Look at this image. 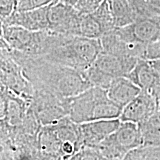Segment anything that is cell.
Returning <instances> with one entry per match:
<instances>
[{
  "label": "cell",
  "instance_id": "1",
  "mask_svg": "<svg viewBox=\"0 0 160 160\" xmlns=\"http://www.w3.org/2000/svg\"><path fill=\"white\" fill-rule=\"evenodd\" d=\"M11 51L34 90L69 98L93 87L84 71L51 62L41 57L27 55L12 49Z\"/></svg>",
  "mask_w": 160,
  "mask_h": 160
},
{
  "label": "cell",
  "instance_id": "2",
  "mask_svg": "<svg viewBox=\"0 0 160 160\" xmlns=\"http://www.w3.org/2000/svg\"><path fill=\"white\" fill-rule=\"evenodd\" d=\"M68 117L77 124L117 119L123 109L110 99L107 90L95 86L74 97L68 98Z\"/></svg>",
  "mask_w": 160,
  "mask_h": 160
},
{
  "label": "cell",
  "instance_id": "3",
  "mask_svg": "<svg viewBox=\"0 0 160 160\" xmlns=\"http://www.w3.org/2000/svg\"><path fill=\"white\" fill-rule=\"evenodd\" d=\"M102 49L99 39L65 35L43 57L48 61L84 71L94 62Z\"/></svg>",
  "mask_w": 160,
  "mask_h": 160
},
{
  "label": "cell",
  "instance_id": "4",
  "mask_svg": "<svg viewBox=\"0 0 160 160\" xmlns=\"http://www.w3.org/2000/svg\"><path fill=\"white\" fill-rule=\"evenodd\" d=\"M12 50L27 55L42 57L53 43V33L33 31L17 25H1V37Z\"/></svg>",
  "mask_w": 160,
  "mask_h": 160
},
{
  "label": "cell",
  "instance_id": "5",
  "mask_svg": "<svg viewBox=\"0 0 160 160\" xmlns=\"http://www.w3.org/2000/svg\"><path fill=\"white\" fill-rule=\"evenodd\" d=\"M143 145L141 130L138 124L121 122L119 127L97 147L104 159H124L133 150Z\"/></svg>",
  "mask_w": 160,
  "mask_h": 160
},
{
  "label": "cell",
  "instance_id": "6",
  "mask_svg": "<svg viewBox=\"0 0 160 160\" xmlns=\"http://www.w3.org/2000/svg\"><path fill=\"white\" fill-rule=\"evenodd\" d=\"M1 84L22 99L31 102L34 88L24 74L22 68L12 55L11 49L0 38Z\"/></svg>",
  "mask_w": 160,
  "mask_h": 160
},
{
  "label": "cell",
  "instance_id": "7",
  "mask_svg": "<svg viewBox=\"0 0 160 160\" xmlns=\"http://www.w3.org/2000/svg\"><path fill=\"white\" fill-rule=\"evenodd\" d=\"M31 108L42 126L55 123L68 116V98L41 90H34Z\"/></svg>",
  "mask_w": 160,
  "mask_h": 160
},
{
  "label": "cell",
  "instance_id": "8",
  "mask_svg": "<svg viewBox=\"0 0 160 160\" xmlns=\"http://www.w3.org/2000/svg\"><path fill=\"white\" fill-rule=\"evenodd\" d=\"M49 31L62 34L80 36L81 13L73 6L56 0L50 5Z\"/></svg>",
  "mask_w": 160,
  "mask_h": 160
},
{
  "label": "cell",
  "instance_id": "9",
  "mask_svg": "<svg viewBox=\"0 0 160 160\" xmlns=\"http://www.w3.org/2000/svg\"><path fill=\"white\" fill-rule=\"evenodd\" d=\"M114 31L129 43L148 45L160 39V25L156 18H139L129 25L115 28Z\"/></svg>",
  "mask_w": 160,
  "mask_h": 160
},
{
  "label": "cell",
  "instance_id": "10",
  "mask_svg": "<svg viewBox=\"0 0 160 160\" xmlns=\"http://www.w3.org/2000/svg\"><path fill=\"white\" fill-rule=\"evenodd\" d=\"M139 59L119 56L102 51L92 67L111 79L127 77Z\"/></svg>",
  "mask_w": 160,
  "mask_h": 160
},
{
  "label": "cell",
  "instance_id": "11",
  "mask_svg": "<svg viewBox=\"0 0 160 160\" xmlns=\"http://www.w3.org/2000/svg\"><path fill=\"white\" fill-rule=\"evenodd\" d=\"M156 97L151 92L142 90L132 101L123 108L119 119L140 124L151 117L157 109Z\"/></svg>",
  "mask_w": 160,
  "mask_h": 160
},
{
  "label": "cell",
  "instance_id": "12",
  "mask_svg": "<svg viewBox=\"0 0 160 160\" xmlns=\"http://www.w3.org/2000/svg\"><path fill=\"white\" fill-rule=\"evenodd\" d=\"M50 5L32 11H15L5 19L2 20L1 25H17L33 31L49 30Z\"/></svg>",
  "mask_w": 160,
  "mask_h": 160
},
{
  "label": "cell",
  "instance_id": "13",
  "mask_svg": "<svg viewBox=\"0 0 160 160\" xmlns=\"http://www.w3.org/2000/svg\"><path fill=\"white\" fill-rule=\"evenodd\" d=\"M121 124L119 118L101 119L79 124L83 147H96L113 133Z\"/></svg>",
  "mask_w": 160,
  "mask_h": 160
},
{
  "label": "cell",
  "instance_id": "14",
  "mask_svg": "<svg viewBox=\"0 0 160 160\" xmlns=\"http://www.w3.org/2000/svg\"><path fill=\"white\" fill-rule=\"evenodd\" d=\"M142 89L126 77L116 78L107 89L108 97L123 108L132 101Z\"/></svg>",
  "mask_w": 160,
  "mask_h": 160
},
{
  "label": "cell",
  "instance_id": "15",
  "mask_svg": "<svg viewBox=\"0 0 160 160\" xmlns=\"http://www.w3.org/2000/svg\"><path fill=\"white\" fill-rule=\"evenodd\" d=\"M143 91L151 92L157 86L158 79L151 60L139 59L127 77Z\"/></svg>",
  "mask_w": 160,
  "mask_h": 160
},
{
  "label": "cell",
  "instance_id": "16",
  "mask_svg": "<svg viewBox=\"0 0 160 160\" xmlns=\"http://www.w3.org/2000/svg\"><path fill=\"white\" fill-rule=\"evenodd\" d=\"M156 99L157 106L154 113L146 121L138 124L142 135V146L160 145V98Z\"/></svg>",
  "mask_w": 160,
  "mask_h": 160
},
{
  "label": "cell",
  "instance_id": "17",
  "mask_svg": "<svg viewBox=\"0 0 160 160\" xmlns=\"http://www.w3.org/2000/svg\"><path fill=\"white\" fill-rule=\"evenodd\" d=\"M111 10L116 28L129 25L137 19L128 0H106Z\"/></svg>",
  "mask_w": 160,
  "mask_h": 160
},
{
  "label": "cell",
  "instance_id": "18",
  "mask_svg": "<svg viewBox=\"0 0 160 160\" xmlns=\"http://www.w3.org/2000/svg\"><path fill=\"white\" fill-rule=\"evenodd\" d=\"M80 37L100 39L105 34L102 26L92 13L81 14L79 25Z\"/></svg>",
  "mask_w": 160,
  "mask_h": 160
},
{
  "label": "cell",
  "instance_id": "19",
  "mask_svg": "<svg viewBox=\"0 0 160 160\" xmlns=\"http://www.w3.org/2000/svg\"><path fill=\"white\" fill-rule=\"evenodd\" d=\"M134 11L137 19L139 18H156L160 15V8L151 0H128Z\"/></svg>",
  "mask_w": 160,
  "mask_h": 160
},
{
  "label": "cell",
  "instance_id": "20",
  "mask_svg": "<svg viewBox=\"0 0 160 160\" xmlns=\"http://www.w3.org/2000/svg\"><path fill=\"white\" fill-rule=\"evenodd\" d=\"M91 13L102 26L105 33L112 31L116 28L111 10L106 0H104L99 7Z\"/></svg>",
  "mask_w": 160,
  "mask_h": 160
},
{
  "label": "cell",
  "instance_id": "21",
  "mask_svg": "<svg viewBox=\"0 0 160 160\" xmlns=\"http://www.w3.org/2000/svg\"><path fill=\"white\" fill-rule=\"evenodd\" d=\"M124 159H160V145L140 146L129 152Z\"/></svg>",
  "mask_w": 160,
  "mask_h": 160
},
{
  "label": "cell",
  "instance_id": "22",
  "mask_svg": "<svg viewBox=\"0 0 160 160\" xmlns=\"http://www.w3.org/2000/svg\"><path fill=\"white\" fill-rule=\"evenodd\" d=\"M88 160V159H104L101 152L96 147L85 146L77 152L70 160Z\"/></svg>",
  "mask_w": 160,
  "mask_h": 160
},
{
  "label": "cell",
  "instance_id": "23",
  "mask_svg": "<svg viewBox=\"0 0 160 160\" xmlns=\"http://www.w3.org/2000/svg\"><path fill=\"white\" fill-rule=\"evenodd\" d=\"M55 1L56 0H19L17 4L15 11H28L41 8L50 5Z\"/></svg>",
  "mask_w": 160,
  "mask_h": 160
},
{
  "label": "cell",
  "instance_id": "24",
  "mask_svg": "<svg viewBox=\"0 0 160 160\" xmlns=\"http://www.w3.org/2000/svg\"><path fill=\"white\" fill-rule=\"evenodd\" d=\"M102 2L99 0H77L74 8L81 14L91 13L99 7Z\"/></svg>",
  "mask_w": 160,
  "mask_h": 160
},
{
  "label": "cell",
  "instance_id": "25",
  "mask_svg": "<svg viewBox=\"0 0 160 160\" xmlns=\"http://www.w3.org/2000/svg\"><path fill=\"white\" fill-rule=\"evenodd\" d=\"M17 0H0V19L4 20L15 11Z\"/></svg>",
  "mask_w": 160,
  "mask_h": 160
},
{
  "label": "cell",
  "instance_id": "26",
  "mask_svg": "<svg viewBox=\"0 0 160 160\" xmlns=\"http://www.w3.org/2000/svg\"><path fill=\"white\" fill-rule=\"evenodd\" d=\"M144 59L148 60H160V39L147 45Z\"/></svg>",
  "mask_w": 160,
  "mask_h": 160
},
{
  "label": "cell",
  "instance_id": "27",
  "mask_svg": "<svg viewBox=\"0 0 160 160\" xmlns=\"http://www.w3.org/2000/svg\"><path fill=\"white\" fill-rule=\"evenodd\" d=\"M58 1L61 2L62 3H65L66 5L73 6V7H74L76 4L77 2V0H58Z\"/></svg>",
  "mask_w": 160,
  "mask_h": 160
},
{
  "label": "cell",
  "instance_id": "28",
  "mask_svg": "<svg viewBox=\"0 0 160 160\" xmlns=\"http://www.w3.org/2000/svg\"><path fill=\"white\" fill-rule=\"evenodd\" d=\"M151 1L153 5L160 8V0H151Z\"/></svg>",
  "mask_w": 160,
  "mask_h": 160
},
{
  "label": "cell",
  "instance_id": "29",
  "mask_svg": "<svg viewBox=\"0 0 160 160\" xmlns=\"http://www.w3.org/2000/svg\"><path fill=\"white\" fill-rule=\"evenodd\" d=\"M19 0H17V2H19Z\"/></svg>",
  "mask_w": 160,
  "mask_h": 160
}]
</instances>
